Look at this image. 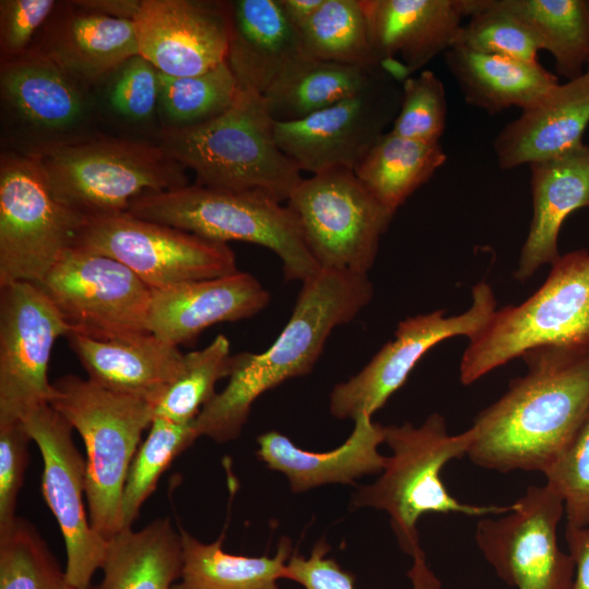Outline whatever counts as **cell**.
<instances>
[{"label":"cell","mask_w":589,"mask_h":589,"mask_svg":"<svg viewBox=\"0 0 589 589\" xmlns=\"http://www.w3.org/2000/svg\"><path fill=\"white\" fill-rule=\"evenodd\" d=\"M521 358L526 375L477 416L467 456L490 470L544 473L589 413V352L538 348Z\"/></svg>","instance_id":"1"},{"label":"cell","mask_w":589,"mask_h":589,"mask_svg":"<svg viewBox=\"0 0 589 589\" xmlns=\"http://www.w3.org/2000/svg\"><path fill=\"white\" fill-rule=\"evenodd\" d=\"M368 275L321 269L302 283L291 316L261 353L231 358L227 386L194 420L196 433L218 443L237 438L253 402L283 382L310 373L332 332L352 321L373 298Z\"/></svg>","instance_id":"2"},{"label":"cell","mask_w":589,"mask_h":589,"mask_svg":"<svg viewBox=\"0 0 589 589\" xmlns=\"http://www.w3.org/2000/svg\"><path fill=\"white\" fill-rule=\"evenodd\" d=\"M274 124L263 95L239 89L232 105L209 121L164 127L158 144L195 173L197 185L260 190L283 203L303 178L277 145Z\"/></svg>","instance_id":"3"},{"label":"cell","mask_w":589,"mask_h":589,"mask_svg":"<svg viewBox=\"0 0 589 589\" xmlns=\"http://www.w3.org/2000/svg\"><path fill=\"white\" fill-rule=\"evenodd\" d=\"M470 442V428L449 434L445 418L438 413L429 416L419 426L409 422L385 426L384 443L392 455L381 477L353 495L356 508L372 507L389 515L401 549L412 555L414 564L425 563L417 530L423 515H502L512 507L460 503L446 490L441 471L450 460L467 455Z\"/></svg>","instance_id":"4"},{"label":"cell","mask_w":589,"mask_h":589,"mask_svg":"<svg viewBox=\"0 0 589 589\" xmlns=\"http://www.w3.org/2000/svg\"><path fill=\"white\" fill-rule=\"evenodd\" d=\"M127 212L212 241L264 247L279 257L287 280L303 283L321 271L290 208L260 190L229 191L188 184L144 194Z\"/></svg>","instance_id":"5"},{"label":"cell","mask_w":589,"mask_h":589,"mask_svg":"<svg viewBox=\"0 0 589 589\" xmlns=\"http://www.w3.org/2000/svg\"><path fill=\"white\" fill-rule=\"evenodd\" d=\"M551 266L531 297L495 310L482 332L469 340L459 366L464 385L533 349L589 352V252L560 255Z\"/></svg>","instance_id":"6"},{"label":"cell","mask_w":589,"mask_h":589,"mask_svg":"<svg viewBox=\"0 0 589 589\" xmlns=\"http://www.w3.org/2000/svg\"><path fill=\"white\" fill-rule=\"evenodd\" d=\"M49 405L79 432L86 449L85 496L89 521L109 540L121 527V502L130 465L154 406L67 374L52 383Z\"/></svg>","instance_id":"7"},{"label":"cell","mask_w":589,"mask_h":589,"mask_svg":"<svg viewBox=\"0 0 589 589\" xmlns=\"http://www.w3.org/2000/svg\"><path fill=\"white\" fill-rule=\"evenodd\" d=\"M56 199L85 217L127 212L137 197L188 185L159 144L89 136L31 155Z\"/></svg>","instance_id":"8"},{"label":"cell","mask_w":589,"mask_h":589,"mask_svg":"<svg viewBox=\"0 0 589 589\" xmlns=\"http://www.w3.org/2000/svg\"><path fill=\"white\" fill-rule=\"evenodd\" d=\"M87 217L56 199L34 156L0 159V287L40 284L73 248Z\"/></svg>","instance_id":"9"},{"label":"cell","mask_w":589,"mask_h":589,"mask_svg":"<svg viewBox=\"0 0 589 589\" xmlns=\"http://www.w3.org/2000/svg\"><path fill=\"white\" fill-rule=\"evenodd\" d=\"M320 269L368 275L395 214L354 171L333 168L302 179L287 200Z\"/></svg>","instance_id":"10"},{"label":"cell","mask_w":589,"mask_h":589,"mask_svg":"<svg viewBox=\"0 0 589 589\" xmlns=\"http://www.w3.org/2000/svg\"><path fill=\"white\" fill-rule=\"evenodd\" d=\"M74 248L119 261L152 289L238 272L227 243L128 212L88 217Z\"/></svg>","instance_id":"11"},{"label":"cell","mask_w":589,"mask_h":589,"mask_svg":"<svg viewBox=\"0 0 589 589\" xmlns=\"http://www.w3.org/2000/svg\"><path fill=\"white\" fill-rule=\"evenodd\" d=\"M38 285L73 334L97 340L151 334L153 289L112 257L73 247Z\"/></svg>","instance_id":"12"},{"label":"cell","mask_w":589,"mask_h":589,"mask_svg":"<svg viewBox=\"0 0 589 589\" xmlns=\"http://www.w3.org/2000/svg\"><path fill=\"white\" fill-rule=\"evenodd\" d=\"M561 497L546 484L530 485L496 518H483L474 540L497 576L517 589H573L575 563L557 540Z\"/></svg>","instance_id":"13"},{"label":"cell","mask_w":589,"mask_h":589,"mask_svg":"<svg viewBox=\"0 0 589 589\" xmlns=\"http://www.w3.org/2000/svg\"><path fill=\"white\" fill-rule=\"evenodd\" d=\"M401 86L383 70L358 93L300 120L275 122L279 148L300 171L354 170L396 118Z\"/></svg>","instance_id":"14"},{"label":"cell","mask_w":589,"mask_h":589,"mask_svg":"<svg viewBox=\"0 0 589 589\" xmlns=\"http://www.w3.org/2000/svg\"><path fill=\"white\" fill-rule=\"evenodd\" d=\"M496 310L489 284L472 288L471 306L446 316L444 310L407 317L398 323L394 339L385 344L370 362L348 381L337 384L329 396V411L337 419L373 416L402 386L419 360L441 341L465 336L473 339Z\"/></svg>","instance_id":"15"},{"label":"cell","mask_w":589,"mask_h":589,"mask_svg":"<svg viewBox=\"0 0 589 589\" xmlns=\"http://www.w3.org/2000/svg\"><path fill=\"white\" fill-rule=\"evenodd\" d=\"M71 333L51 300L33 283L0 287V422L21 420L49 404V361L56 340Z\"/></svg>","instance_id":"16"},{"label":"cell","mask_w":589,"mask_h":589,"mask_svg":"<svg viewBox=\"0 0 589 589\" xmlns=\"http://www.w3.org/2000/svg\"><path fill=\"white\" fill-rule=\"evenodd\" d=\"M89 88L31 48L1 61L0 96L5 121L20 134L25 155L87 139Z\"/></svg>","instance_id":"17"},{"label":"cell","mask_w":589,"mask_h":589,"mask_svg":"<svg viewBox=\"0 0 589 589\" xmlns=\"http://www.w3.org/2000/svg\"><path fill=\"white\" fill-rule=\"evenodd\" d=\"M21 421L43 457L41 492L63 536L67 579L77 589H91L107 540L95 531L85 512L86 460L72 440L73 428L49 404L34 408Z\"/></svg>","instance_id":"18"},{"label":"cell","mask_w":589,"mask_h":589,"mask_svg":"<svg viewBox=\"0 0 589 589\" xmlns=\"http://www.w3.org/2000/svg\"><path fill=\"white\" fill-rule=\"evenodd\" d=\"M133 23L139 55L161 74L199 75L226 61L229 1L141 0Z\"/></svg>","instance_id":"19"},{"label":"cell","mask_w":589,"mask_h":589,"mask_svg":"<svg viewBox=\"0 0 589 589\" xmlns=\"http://www.w3.org/2000/svg\"><path fill=\"white\" fill-rule=\"evenodd\" d=\"M380 68L397 83L452 46L479 0H361Z\"/></svg>","instance_id":"20"},{"label":"cell","mask_w":589,"mask_h":589,"mask_svg":"<svg viewBox=\"0 0 589 589\" xmlns=\"http://www.w3.org/2000/svg\"><path fill=\"white\" fill-rule=\"evenodd\" d=\"M269 301V292L247 272L181 283L153 289L147 328L157 338L179 347L214 324L254 316Z\"/></svg>","instance_id":"21"},{"label":"cell","mask_w":589,"mask_h":589,"mask_svg":"<svg viewBox=\"0 0 589 589\" xmlns=\"http://www.w3.org/2000/svg\"><path fill=\"white\" fill-rule=\"evenodd\" d=\"M41 31L37 45L31 48L87 87L105 81L139 55L132 20L89 11L75 1L58 4Z\"/></svg>","instance_id":"22"},{"label":"cell","mask_w":589,"mask_h":589,"mask_svg":"<svg viewBox=\"0 0 589 589\" xmlns=\"http://www.w3.org/2000/svg\"><path fill=\"white\" fill-rule=\"evenodd\" d=\"M589 124V72L557 84L496 135L493 147L498 166L521 165L564 155L582 143Z\"/></svg>","instance_id":"23"},{"label":"cell","mask_w":589,"mask_h":589,"mask_svg":"<svg viewBox=\"0 0 589 589\" xmlns=\"http://www.w3.org/2000/svg\"><path fill=\"white\" fill-rule=\"evenodd\" d=\"M67 339L88 380L154 407L183 369L184 353L179 347L153 334L97 340L70 333Z\"/></svg>","instance_id":"24"},{"label":"cell","mask_w":589,"mask_h":589,"mask_svg":"<svg viewBox=\"0 0 589 589\" xmlns=\"http://www.w3.org/2000/svg\"><path fill=\"white\" fill-rule=\"evenodd\" d=\"M533 216L515 278L525 281L558 257V233L569 214L589 206V145L530 164Z\"/></svg>","instance_id":"25"},{"label":"cell","mask_w":589,"mask_h":589,"mask_svg":"<svg viewBox=\"0 0 589 589\" xmlns=\"http://www.w3.org/2000/svg\"><path fill=\"white\" fill-rule=\"evenodd\" d=\"M351 434L339 447L309 452L294 445L278 431L257 437V456L271 470L284 473L292 492H304L327 483H353L365 474L380 473L387 457L378 452L385 442V426L360 414L353 419Z\"/></svg>","instance_id":"26"},{"label":"cell","mask_w":589,"mask_h":589,"mask_svg":"<svg viewBox=\"0 0 589 589\" xmlns=\"http://www.w3.org/2000/svg\"><path fill=\"white\" fill-rule=\"evenodd\" d=\"M226 62L240 89L259 94L300 53L298 31L278 0H233Z\"/></svg>","instance_id":"27"},{"label":"cell","mask_w":589,"mask_h":589,"mask_svg":"<svg viewBox=\"0 0 589 589\" xmlns=\"http://www.w3.org/2000/svg\"><path fill=\"white\" fill-rule=\"evenodd\" d=\"M445 61L466 101L490 113L510 107L522 110L558 84L557 76L539 62L456 47L445 52Z\"/></svg>","instance_id":"28"},{"label":"cell","mask_w":589,"mask_h":589,"mask_svg":"<svg viewBox=\"0 0 589 589\" xmlns=\"http://www.w3.org/2000/svg\"><path fill=\"white\" fill-rule=\"evenodd\" d=\"M381 71L380 65L345 64L299 53L263 97L275 122L296 121L358 93Z\"/></svg>","instance_id":"29"},{"label":"cell","mask_w":589,"mask_h":589,"mask_svg":"<svg viewBox=\"0 0 589 589\" xmlns=\"http://www.w3.org/2000/svg\"><path fill=\"white\" fill-rule=\"evenodd\" d=\"M182 565L180 531L169 518L139 531L124 528L107 540L101 589H171Z\"/></svg>","instance_id":"30"},{"label":"cell","mask_w":589,"mask_h":589,"mask_svg":"<svg viewBox=\"0 0 589 589\" xmlns=\"http://www.w3.org/2000/svg\"><path fill=\"white\" fill-rule=\"evenodd\" d=\"M183 565L181 577L171 589H279L291 544L283 539L269 557L229 554L223 537L203 543L180 528Z\"/></svg>","instance_id":"31"},{"label":"cell","mask_w":589,"mask_h":589,"mask_svg":"<svg viewBox=\"0 0 589 589\" xmlns=\"http://www.w3.org/2000/svg\"><path fill=\"white\" fill-rule=\"evenodd\" d=\"M446 161L440 143L384 133L353 170L369 192L390 213Z\"/></svg>","instance_id":"32"},{"label":"cell","mask_w":589,"mask_h":589,"mask_svg":"<svg viewBox=\"0 0 589 589\" xmlns=\"http://www.w3.org/2000/svg\"><path fill=\"white\" fill-rule=\"evenodd\" d=\"M534 36L540 50L549 51L556 72L573 80L589 60V1L496 0Z\"/></svg>","instance_id":"33"},{"label":"cell","mask_w":589,"mask_h":589,"mask_svg":"<svg viewBox=\"0 0 589 589\" xmlns=\"http://www.w3.org/2000/svg\"><path fill=\"white\" fill-rule=\"evenodd\" d=\"M298 33L300 55L352 65H378L361 0H324Z\"/></svg>","instance_id":"34"},{"label":"cell","mask_w":589,"mask_h":589,"mask_svg":"<svg viewBox=\"0 0 589 589\" xmlns=\"http://www.w3.org/2000/svg\"><path fill=\"white\" fill-rule=\"evenodd\" d=\"M239 85L227 62L199 75L169 76L159 72L158 112L165 128L209 121L235 101Z\"/></svg>","instance_id":"35"},{"label":"cell","mask_w":589,"mask_h":589,"mask_svg":"<svg viewBox=\"0 0 589 589\" xmlns=\"http://www.w3.org/2000/svg\"><path fill=\"white\" fill-rule=\"evenodd\" d=\"M231 358L230 342L221 334L205 348L184 353L183 369L155 405L154 418L194 421L216 395L217 382L229 376Z\"/></svg>","instance_id":"36"},{"label":"cell","mask_w":589,"mask_h":589,"mask_svg":"<svg viewBox=\"0 0 589 589\" xmlns=\"http://www.w3.org/2000/svg\"><path fill=\"white\" fill-rule=\"evenodd\" d=\"M197 437L194 421L175 423L163 418L153 419L148 435L139 446L125 479L121 502L122 529L131 528L163 472Z\"/></svg>","instance_id":"37"},{"label":"cell","mask_w":589,"mask_h":589,"mask_svg":"<svg viewBox=\"0 0 589 589\" xmlns=\"http://www.w3.org/2000/svg\"><path fill=\"white\" fill-rule=\"evenodd\" d=\"M0 589H77L36 528L23 518L0 531ZM91 589H101V585Z\"/></svg>","instance_id":"38"},{"label":"cell","mask_w":589,"mask_h":589,"mask_svg":"<svg viewBox=\"0 0 589 589\" xmlns=\"http://www.w3.org/2000/svg\"><path fill=\"white\" fill-rule=\"evenodd\" d=\"M452 47L537 63L540 47L531 32L496 0H479Z\"/></svg>","instance_id":"39"},{"label":"cell","mask_w":589,"mask_h":589,"mask_svg":"<svg viewBox=\"0 0 589 589\" xmlns=\"http://www.w3.org/2000/svg\"><path fill=\"white\" fill-rule=\"evenodd\" d=\"M446 94L435 73L424 70L401 83V100L389 132L426 143H440L446 125Z\"/></svg>","instance_id":"40"},{"label":"cell","mask_w":589,"mask_h":589,"mask_svg":"<svg viewBox=\"0 0 589 589\" xmlns=\"http://www.w3.org/2000/svg\"><path fill=\"white\" fill-rule=\"evenodd\" d=\"M545 483L561 497L566 525L589 526V413L580 429L543 473Z\"/></svg>","instance_id":"41"},{"label":"cell","mask_w":589,"mask_h":589,"mask_svg":"<svg viewBox=\"0 0 589 589\" xmlns=\"http://www.w3.org/2000/svg\"><path fill=\"white\" fill-rule=\"evenodd\" d=\"M106 100L111 111L131 123H145L158 111L159 71L136 55L106 80Z\"/></svg>","instance_id":"42"},{"label":"cell","mask_w":589,"mask_h":589,"mask_svg":"<svg viewBox=\"0 0 589 589\" xmlns=\"http://www.w3.org/2000/svg\"><path fill=\"white\" fill-rule=\"evenodd\" d=\"M31 441L21 420L0 422V531L17 518L16 500L28 464Z\"/></svg>","instance_id":"43"},{"label":"cell","mask_w":589,"mask_h":589,"mask_svg":"<svg viewBox=\"0 0 589 589\" xmlns=\"http://www.w3.org/2000/svg\"><path fill=\"white\" fill-rule=\"evenodd\" d=\"M59 2L53 0H1V61L23 55L49 20Z\"/></svg>","instance_id":"44"},{"label":"cell","mask_w":589,"mask_h":589,"mask_svg":"<svg viewBox=\"0 0 589 589\" xmlns=\"http://www.w3.org/2000/svg\"><path fill=\"white\" fill-rule=\"evenodd\" d=\"M329 545L320 540L310 556L291 555L284 578L300 584L304 589H356L354 577L332 557Z\"/></svg>","instance_id":"45"},{"label":"cell","mask_w":589,"mask_h":589,"mask_svg":"<svg viewBox=\"0 0 589 589\" xmlns=\"http://www.w3.org/2000/svg\"><path fill=\"white\" fill-rule=\"evenodd\" d=\"M568 553L575 563L573 589H589V526L565 527Z\"/></svg>","instance_id":"46"},{"label":"cell","mask_w":589,"mask_h":589,"mask_svg":"<svg viewBox=\"0 0 589 589\" xmlns=\"http://www.w3.org/2000/svg\"><path fill=\"white\" fill-rule=\"evenodd\" d=\"M75 2L89 11L132 21L141 4V1L137 0H84Z\"/></svg>","instance_id":"47"},{"label":"cell","mask_w":589,"mask_h":589,"mask_svg":"<svg viewBox=\"0 0 589 589\" xmlns=\"http://www.w3.org/2000/svg\"><path fill=\"white\" fill-rule=\"evenodd\" d=\"M324 0H278L288 22L299 31L316 12Z\"/></svg>","instance_id":"48"},{"label":"cell","mask_w":589,"mask_h":589,"mask_svg":"<svg viewBox=\"0 0 589 589\" xmlns=\"http://www.w3.org/2000/svg\"><path fill=\"white\" fill-rule=\"evenodd\" d=\"M587 72H589V60H588V63H587Z\"/></svg>","instance_id":"49"}]
</instances>
